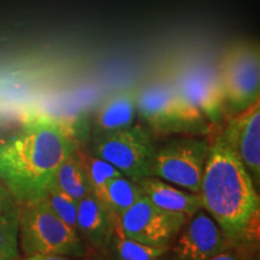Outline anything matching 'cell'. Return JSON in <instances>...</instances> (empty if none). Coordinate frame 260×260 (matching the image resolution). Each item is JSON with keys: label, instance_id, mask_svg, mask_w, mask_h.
Returning a JSON list of instances; mask_svg holds the SVG:
<instances>
[{"label": "cell", "instance_id": "cell-1", "mask_svg": "<svg viewBox=\"0 0 260 260\" xmlns=\"http://www.w3.org/2000/svg\"><path fill=\"white\" fill-rule=\"evenodd\" d=\"M67 128L52 117H28L0 135V182L19 204L45 194L65 159L76 151Z\"/></svg>", "mask_w": 260, "mask_h": 260}, {"label": "cell", "instance_id": "cell-2", "mask_svg": "<svg viewBox=\"0 0 260 260\" xmlns=\"http://www.w3.org/2000/svg\"><path fill=\"white\" fill-rule=\"evenodd\" d=\"M199 194L203 209L218 224L233 248L255 246L258 236L253 225L259 218L258 190L220 134L210 141Z\"/></svg>", "mask_w": 260, "mask_h": 260}, {"label": "cell", "instance_id": "cell-3", "mask_svg": "<svg viewBox=\"0 0 260 260\" xmlns=\"http://www.w3.org/2000/svg\"><path fill=\"white\" fill-rule=\"evenodd\" d=\"M18 246L24 256L57 254L79 259L87 253L79 234L54 213L44 195L19 204Z\"/></svg>", "mask_w": 260, "mask_h": 260}, {"label": "cell", "instance_id": "cell-4", "mask_svg": "<svg viewBox=\"0 0 260 260\" xmlns=\"http://www.w3.org/2000/svg\"><path fill=\"white\" fill-rule=\"evenodd\" d=\"M138 113L157 134L206 136L207 119L180 95L172 81L153 82L136 93Z\"/></svg>", "mask_w": 260, "mask_h": 260}, {"label": "cell", "instance_id": "cell-5", "mask_svg": "<svg viewBox=\"0 0 260 260\" xmlns=\"http://www.w3.org/2000/svg\"><path fill=\"white\" fill-rule=\"evenodd\" d=\"M210 140L188 135L175 139L155 148L151 176L191 193H200Z\"/></svg>", "mask_w": 260, "mask_h": 260}, {"label": "cell", "instance_id": "cell-6", "mask_svg": "<svg viewBox=\"0 0 260 260\" xmlns=\"http://www.w3.org/2000/svg\"><path fill=\"white\" fill-rule=\"evenodd\" d=\"M155 145L148 129L133 124L128 128L95 136L93 154L105 159L130 180L151 176Z\"/></svg>", "mask_w": 260, "mask_h": 260}, {"label": "cell", "instance_id": "cell-7", "mask_svg": "<svg viewBox=\"0 0 260 260\" xmlns=\"http://www.w3.org/2000/svg\"><path fill=\"white\" fill-rule=\"evenodd\" d=\"M225 115L233 117L259 100L260 54L258 46L241 44L233 47L219 69Z\"/></svg>", "mask_w": 260, "mask_h": 260}, {"label": "cell", "instance_id": "cell-8", "mask_svg": "<svg viewBox=\"0 0 260 260\" xmlns=\"http://www.w3.org/2000/svg\"><path fill=\"white\" fill-rule=\"evenodd\" d=\"M188 217L155 206L142 197L115 222L122 235L145 245L170 247Z\"/></svg>", "mask_w": 260, "mask_h": 260}, {"label": "cell", "instance_id": "cell-9", "mask_svg": "<svg viewBox=\"0 0 260 260\" xmlns=\"http://www.w3.org/2000/svg\"><path fill=\"white\" fill-rule=\"evenodd\" d=\"M172 83L186 102L197 109L211 125H218L225 116L220 73L206 64L182 68Z\"/></svg>", "mask_w": 260, "mask_h": 260}, {"label": "cell", "instance_id": "cell-10", "mask_svg": "<svg viewBox=\"0 0 260 260\" xmlns=\"http://www.w3.org/2000/svg\"><path fill=\"white\" fill-rule=\"evenodd\" d=\"M233 248L218 224L204 209L197 211L182 226L164 260H207Z\"/></svg>", "mask_w": 260, "mask_h": 260}, {"label": "cell", "instance_id": "cell-11", "mask_svg": "<svg viewBox=\"0 0 260 260\" xmlns=\"http://www.w3.org/2000/svg\"><path fill=\"white\" fill-rule=\"evenodd\" d=\"M220 135L242 162L253 183L260 186V100L230 117Z\"/></svg>", "mask_w": 260, "mask_h": 260}, {"label": "cell", "instance_id": "cell-12", "mask_svg": "<svg viewBox=\"0 0 260 260\" xmlns=\"http://www.w3.org/2000/svg\"><path fill=\"white\" fill-rule=\"evenodd\" d=\"M76 230L86 246L98 251L109 248L115 233V223L94 193L79 201Z\"/></svg>", "mask_w": 260, "mask_h": 260}, {"label": "cell", "instance_id": "cell-13", "mask_svg": "<svg viewBox=\"0 0 260 260\" xmlns=\"http://www.w3.org/2000/svg\"><path fill=\"white\" fill-rule=\"evenodd\" d=\"M138 183L141 187L144 197L162 210L190 217L203 209L200 194L182 189L160 178L149 176Z\"/></svg>", "mask_w": 260, "mask_h": 260}, {"label": "cell", "instance_id": "cell-14", "mask_svg": "<svg viewBox=\"0 0 260 260\" xmlns=\"http://www.w3.org/2000/svg\"><path fill=\"white\" fill-rule=\"evenodd\" d=\"M138 107L134 90H121L112 94L98 107L94 116V135H103L116 132L135 123Z\"/></svg>", "mask_w": 260, "mask_h": 260}, {"label": "cell", "instance_id": "cell-15", "mask_svg": "<svg viewBox=\"0 0 260 260\" xmlns=\"http://www.w3.org/2000/svg\"><path fill=\"white\" fill-rule=\"evenodd\" d=\"M19 203L0 182V260L19 258Z\"/></svg>", "mask_w": 260, "mask_h": 260}, {"label": "cell", "instance_id": "cell-16", "mask_svg": "<svg viewBox=\"0 0 260 260\" xmlns=\"http://www.w3.org/2000/svg\"><path fill=\"white\" fill-rule=\"evenodd\" d=\"M51 183L76 201L82 200L93 193V188L77 151L61 162Z\"/></svg>", "mask_w": 260, "mask_h": 260}, {"label": "cell", "instance_id": "cell-17", "mask_svg": "<svg viewBox=\"0 0 260 260\" xmlns=\"http://www.w3.org/2000/svg\"><path fill=\"white\" fill-rule=\"evenodd\" d=\"M142 197L144 193L138 182L130 180L124 175H119L107 184L103 195L98 199L102 201L115 223L129 207H132Z\"/></svg>", "mask_w": 260, "mask_h": 260}, {"label": "cell", "instance_id": "cell-18", "mask_svg": "<svg viewBox=\"0 0 260 260\" xmlns=\"http://www.w3.org/2000/svg\"><path fill=\"white\" fill-rule=\"evenodd\" d=\"M109 248L116 260H164L169 247L145 245L122 235L115 229Z\"/></svg>", "mask_w": 260, "mask_h": 260}, {"label": "cell", "instance_id": "cell-19", "mask_svg": "<svg viewBox=\"0 0 260 260\" xmlns=\"http://www.w3.org/2000/svg\"><path fill=\"white\" fill-rule=\"evenodd\" d=\"M79 155L87 176H88L90 186L93 188V193L96 198L102 197L106 186L113 178L123 175L105 159L96 157L94 154L79 153Z\"/></svg>", "mask_w": 260, "mask_h": 260}, {"label": "cell", "instance_id": "cell-20", "mask_svg": "<svg viewBox=\"0 0 260 260\" xmlns=\"http://www.w3.org/2000/svg\"><path fill=\"white\" fill-rule=\"evenodd\" d=\"M45 199L50 207L54 211L63 222L70 226L71 229L76 230V222H77V207H79V201H76L73 198L63 193L60 189L51 183L47 187L46 191L44 194ZM79 234V233H77Z\"/></svg>", "mask_w": 260, "mask_h": 260}, {"label": "cell", "instance_id": "cell-21", "mask_svg": "<svg viewBox=\"0 0 260 260\" xmlns=\"http://www.w3.org/2000/svg\"><path fill=\"white\" fill-rule=\"evenodd\" d=\"M207 260H246L245 255L241 254L239 251H236L235 248H230L225 252L219 253V254L212 256V258Z\"/></svg>", "mask_w": 260, "mask_h": 260}, {"label": "cell", "instance_id": "cell-22", "mask_svg": "<svg viewBox=\"0 0 260 260\" xmlns=\"http://www.w3.org/2000/svg\"><path fill=\"white\" fill-rule=\"evenodd\" d=\"M19 260H76L75 258L65 255H57V254H32L27 255Z\"/></svg>", "mask_w": 260, "mask_h": 260}, {"label": "cell", "instance_id": "cell-23", "mask_svg": "<svg viewBox=\"0 0 260 260\" xmlns=\"http://www.w3.org/2000/svg\"><path fill=\"white\" fill-rule=\"evenodd\" d=\"M19 259H21V258H18V259H15V260H19Z\"/></svg>", "mask_w": 260, "mask_h": 260}]
</instances>
